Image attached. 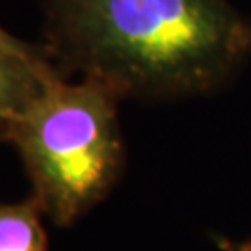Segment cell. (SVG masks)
Instances as JSON below:
<instances>
[{
    "label": "cell",
    "mask_w": 251,
    "mask_h": 251,
    "mask_svg": "<svg viewBox=\"0 0 251 251\" xmlns=\"http://www.w3.org/2000/svg\"><path fill=\"white\" fill-rule=\"evenodd\" d=\"M0 142H2V140H0Z\"/></svg>",
    "instance_id": "7"
},
{
    "label": "cell",
    "mask_w": 251,
    "mask_h": 251,
    "mask_svg": "<svg viewBox=\"0 0 251 251\" xmlns=\"http://www.w3.org/2000/svg\"><path fill=\"white\" fill-rule=\"evenodd\" d=\"M0 251H47V231L34 198L0 203Z\"/></svg>",
    "instance_id": "4"
},
{
    "label": "cell",
    "mask_w": 251,
    "mask_h": 251,
    "mask_svg": "<svg viewBox=\"0 0 251 251\" xmlns=\"http://www.w3.org/2000/svg\"><path fill=\"white\" fill-rule=\"evenodd\" d=\"M240 251H251V246H248V248H244V250H240Z\"/></svg>",
    "instance_id": "6"
},
{
    "label": "cell",
    "mask_w": 251,
    "mask_h": 251,
    "mask_svg": "<svg viewBox=\"0 0 251 251\" xmlns=\"http://www.w3.org/2000/svg\"><path fill=\"white\" fill-rule=\"evenodd\" d=\"M117 93L97 80L71 84L56 73L6 132L17 147L41 212L69 225L97 205L123 168Z\"/></svg>",
    "instance_id": "2"
},
{
    "label": "cell",
    "mask_w": 251,
    "mask_h": 251,
    "mask_svg": "<svg viewBox=\"0 0 251 251\" xmlns=\"http://www.w3.org/2000/svg\"><path fill=\"white\" fill-rule=\"evenodd\" d=\"M49 58L123 97L214 90L251 52V25L227 0H49Z\"/></svg>",
    "instance_id": "1"
},
{
    "label": "cell",
    "mask_w": 251,
    "mask_h": 251,
    "mask_svg": "<svg viewBox=\"0 0 251 251\" xmlns=\"http://www.w3.org/2000/svg\"><path fill=\"white\" fill-rule=\"evenodd\" d=\"M0 43H2V45H19V43H23V41L17 39V37H13L11 34H8L6 30L0 28Z\"/></svg>",
    "instance_id": "5"
},
{
    "label": "cell",
    "mask_w": 251,
    "mask_h": 251,
    "mask_svg": "<svg viewBox=\"0 0 251 251\" xmlns=\"http://www.w3.org/2000/svg\"><path fill=\"white\" fill-rule=\"evenodd\" d=\"M58 67L50 62L47 50L28 43H0V140L26 114L43 93L47 82Z\"/></svg>",
    "instance_id": "3"
}]
</instances>
